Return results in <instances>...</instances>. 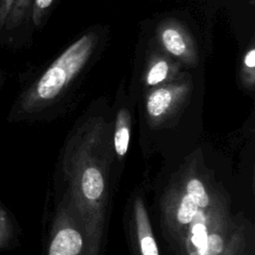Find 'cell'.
Returning <instances> with one entry per match:
<instances>
[{
    "mask_svg": "<svg viewBox=\"0 0 255 255\" xmlns=\"http://www.w3.org/2000/svg\"><path fill=\"white\" fill-rule=\"evenodd\" d=\"M34 0H13L5 18L3 28L4 32H8L19 27L27 18L28 13L32 10Z\"/></svg>",
    "mask_w": 255,
    "mask_h": 255,
    "instance_id": "obj_6",
    "label": "cell"
},
{
    "mask_svg": "<svg viewBox=\"0 0 255 255\" xmlns=\"http://www.w3.org/2000/svg\"><path fill=\"white\" fill-rule=\"evenodd\" d=\"M240 77L247 88H253L255 83V45L251 41L248 49L245 51L240 67Z\"/></svg>",
    "mask_w": 255,
    "mask_h": 255,
    "instance_id": "obj_9",
    "label": "cell"
},
{
    "mask_svg": "<svg viewBox=\"0 0 255 255\" xmlns=\"http://www.w3.org/2000/svg\"><path fill=\"white\" fill-rule=\"evenodd\" d=\"M187 195L199 206L206 207L209 203V197L205 191V188L200 180L193 178L190 179L186 186Z\"/></svg>",
    "mask_w": 255,
    "mask_h": 255,
    "instance_id": "obj_10",
    "label": "cell"
},
{
    "mask_svg": "<svg viewBox=\"0 0 255 255\" xmlns=\"http://www.w3.org/2000/svg\"><path fill=\"white\" fill-rule=\"evenodd\" d=\"M142 255H158V249L152 236L146 235L140 239Z\"/></svg>",
    "mask_w": 255,
    "mask_h": 255,
    "instance_id": "obj_15",
    "label": "cell"
},
{
    "mask_svg": "<svg viewBox=\"0 0 255 255\" xmlns=\"http://www.w3.org/2000/svg\"><path fill=\"white\" fill-rule=\"evenodd\" d=\"M129 140V131L128 128L125 126H122L115 134V148L119 155H125Z\"/></svg>",
    "mask_w": 255,
    "mask_h": 255,
    "instance_id": "obj_13",
    "label": "cell"
},
{
    "mask_svg": "<svg viewBox=\"0 0 255 255\" xmlns=\"http://www.w3.org/2000/svg\"><path fill=\"white\" fill-rule=\"evenodd\" d=\"M84 195L92 200L99 198L104 191V178L96 167H88L82 176Z\"/></svg>",
    "mask_w": 255,
    "mask_h": 255,
    "instance_id": "obj_7",
    "label": "cell"
},
{
    "mask_svg": "<svg viewBox=\"0 0 255 255\" xmlns=\"http://www.w3.org/2000/svg\"><path fill=\"white\" fill-rule=\"evenodd\" d=\"M12 1L13 0H0V31L3 28V24L12 4Z\"/></svg>",
    "mask_w": 255,
    "mask_h": 255,
    "instance_id": "obj_16",
    "label": "cell"
},
{
    "mask_svg": "<svg viewBox=\"0 0 255 255\" xmlns=\"http://www.w3.org/2000/svg\"><path fill=\"white\" fill-rule=\"evenodd\" d=\"M98 36L89 32L71 44L12 106L7 121L16 122L55 100L86 66L97 45Z\"/></svg>",
    "mask_w": 255,
    "mask_h": 255,
    "instance_id": "obj_1",
    "label": "cell"
},
{
    "mask_svg": "<svg viewBox=\"0 0 255 255\" xmlns=\"http://www.w3.org/2000/svg\"><path fill=\"white\" fill-rule=\"evenodd\" d=\"M223 250V240L220 235L212 233L207 237L206 244L201 255H218Z\"/></svg>",
    "mask_w": 255,
    "mask_h": 255,
    "instance_id": "obj_14",
    "label": "cell"
},
{
    "mask_svg": "<svg viewBox=\"0 0 255 255\" xmlns=\"http://www.w3.org/2000/svg\"><path fill=\"white\" fill-rule=\"evenodd\" d=\"M55 0H34L31 10V18L36 27H41L49 14Z\"/></svg>",
    "mask_w": 255,
    "mask_h": 255,
    "instance_id": "obj_12",
    "label": "cell"
},
{
    "mask_svg": "<svg viewBox=\"0 0 255 255\" xmlns=\"http://www.w3.org/2000/svg\"><path fill=\"white\" fill-rule=\"evenodd\" d=\"M15 238V226L8 209L0 202V251L8 250Z\"/></svg>",
    "mask_w": 255,
    "mask_h": 255,
    "instance_id": "obj_8",
    "label": "cell"
},
{
    "mask_svg": "<svg viewBox=\"0 0 255 255\" xmlns=\"http://www.w3.org/2000/svg\"><path fill=\"white\" fill-rule=\"evenodd\" d=\"M179 66L162 55L153 56L146 69L145 83L148 86H156L170 79L178 72Z\"/></svg>",
    "mask_w": 255,
    "mask_h": 255,
    "instance_id": "obj_5",
    "label": "cell"
},
{
    "mask_svg": "<svg viewBox=\"0 0 255 255\" xmlns=\"http://www.w3.org/2000/svg\"><path fill=\"white\" fill-rule=\"evenodd\" d=\"M156 37L160 46L170 56L188 66L197 64L198 53L195 42L180 23L172 20L161 23L156 30Z\"/></svg>",
    "mask_w": 255,
    "mask_h": 255,
    "instance_id": "obj_2",
    "label": "cell"
},
{
    "mask_svg": "<svg viewBox=\"0 0 255 255\" xmlns=\"http://www.w3.org/2000/svg\"><path fill=\"white\" fill-rule=\"evenodd\" d=\"M185 91L183 84L162 86L150 93L146 101V110L149 116L157 118L162 116L172 105L177 96Z\"/></svg>",
    "mask_w": 255,
    "mask_h": 255,
    "instance_id": "obj_3",
    "label": "cell"
},
{
    "mask_svg": "<svg viewBox=\"0 0 255 255\" xmlns=\"http://www.w3.org/2000/svg\"><path fill=\"white\" fill-rule=\"evenodd\" d=\"M3 84H4V74H3V72L0 70V91H1V88H2Z\"/></svg>",
    "mask_w": 255,
    "mask_h": 255,
    "instance_id": "obj_17",
    "label": "cell"
},
{
    "mask_svg": "<svg viewBox=\"0 0 255 255\" xmlns=\"http://www.w3.org/2000/svg\"><path fill=\"white\" fill-rule=\"evenodd\" d=\"M197 209L198 205L188 195H185L181 200L176 214L177 221L183 225L190 223L196 215Z\"/></svg>",
    "mask_w": 255,
    "mask_h": 255,
    "instance_id": "obj_11",
    "label": "cell"
},
{
    "mask_svg": "<svg viewBox=\"0 0 255 255\" xmlns=\"http://www.w3.org/2000/svg\"><path fill=\"white\" fill-rule=\"evenodd\" d=\"M83 246L81 234L73 228H63L53 237L48 255H78Z\"/></svg>",
    "mask_w": 255,
    "mask_h": 255,
    "instance_id": "obj_4",
    "label": "cell"
}]
</instances>
